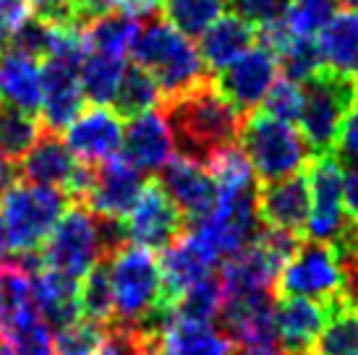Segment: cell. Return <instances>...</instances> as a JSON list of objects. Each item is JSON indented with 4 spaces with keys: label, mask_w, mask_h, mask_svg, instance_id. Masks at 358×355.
I'll return each mask as SVG.
<instances>
[{
    "label": "cell",
    "mask_w": 358,
    "mask_h": 355,
    "mask_svg": "<svg viewBox=\"0 0 358 355\" xmlns=\"http://www.w3.org/2000/svg\"><path fill=\"white\" fill-rule=\"evenodd\" d=\"M105 261H108L113 306H115L113 324L136 326L141 332L157 337L170 319L157 254L150 248L123 243Z\"/></svg>",
    "instance_id": "6da1fadb"
},
{
    "label": "cell",
    "mask_w": 358,
    "mask_h": 355,
    "mask_svg": "<svg viewBox=\"0 0 358 355\" xmlns=\"http://www.w3.org/2000/svg\"><path fill=\"white\" fill-rule=\"evenodd\" d=\"M168 118L176 131L178 154L207 162L215 152L238 141L241 113L222 97L217 84L204 81L168 102Z\"/></svg>",
    "instance_id": "7a4b0ae2"
},
{
    "label": "cell",
    "mask_w": 358,
    "mask_h": 355,
    "mask_svg": "<svg viewBox=\"0 0 358 355\" xmlns=\"http://www.w3.org/2000/svg\"><path fill=\"white\" fill-rule=\"evenodd\" d=\"M134 66H139L157 81L162 97L176 99L207 81V66L201 60L199 45L170 27L165 19L141 21L134 50Z\"/></svg>",
    "instance_id": "3957f363"
},
{
    "label": "cell",
    "mask_w": 358,
    "mask_h": 355,
    "mask_svg": "<svg viewBox=\"0 0 358 355\" xmlns=\"http://www.w3.org/2000/svg\"><path fill=\"white\" fill-rule=\"evenodd\" d=\"M238 141L251 170L264 183L299 175L314 159L299 126L275 118L264 110L249 113L246 120H241Z\"/></svg>",
    "instance_id": "277c9868"
},
{
    "label": "cell",
    "mask_w": 358,
    "mask_h": 355,
    "mask_svg": "<svg viewBox=\"0 0 358 355\" xmlns=\"http://www.w3.org/2000/svg\"><path fill=\"white\" fill-rule=\"evenodd\" d=\"M69 209V196L58 188L34 183H10L0 194V219L6 227L8 248L21 254H37L50 238L60 215Z\"/></svg>",
    "instance_id": "5b68a950"
},
{
    "label": "cell",
    "mask_w": 358,
    "mask_h": 355,
    "mask_svg": "<svg viewBox=\"0 0 358 355\" xmlns=\"http://www.w3.org/2000/svg\"><path fill=\"white\" fill-rule=\"evenodd\" d=\"M278 298H306L322 306L345 300V266L329 243L301 240L275 285Z\"/></svg>",
    "instance_id": "8992f818"
},
{
    "label": "cell",
    "mask_w": 358,
    "mask_h": 355,
    "mask_svg": "<svg viewBox=\"0 0 358 355\" xmlns=\"http://www.w3.org/2000/svg\"><path fill=\"white\" fill-rule=\"evenodd\" d=\"M353 99H356L353 81L335 76L329 71H322L303 84V108L296 126L303 133L314 157L335 152L340 126Z\"/></svg>",
    "instance_id": "52a82bcc"
},
{
    "label": "cell",
    "mask_w": 358,
    "mask_h": 355,
    "mask_svg": "<svg viewBox=\"0 0 358 355\" xmlns=\"http://www.w3.org/2000/svg\"><path fill=\"white\" fill-rule=\"evenodd\" d=\"M102 259L105 248L100 236V217L92 215L84 204H71L55 222L45 246L40 248L42 264L73 280H81Z\"/></svg>",
    "instance_id": "ba28073f"
},
{
    "label": "cell",
    "mask_w": 358,
    "mask_h": 355,
    "mask_svg": "<svg viewBox=\"0 0 358 355\" xmlns=\"http://www.w3.org/2000/svg\"><path fill=\"white\" fill-rule=\"evenodd\" d=\"M306 180L311 209H308V222L303 233L308 236V240L335 246L350 225L343 207V162L335 154L314 157L308 162Z\"/></svg>",
    "instance_id": "9c48e42d"
},
{
    "label": "cell",
    "mask_w": 358,
    "mask_h": 355,
    "mask_svg": "<svg viewBox=\"0 0 358 355\" xmlns=\"http://www.w3.org/2000/svg\"><path fill=\"white\" fill-rule=\"evenodd\" d=\"M282 76L280 58L275 50L257 40L246 52H241L230 66L217 73V89L233 108L243 113H257L264 105L269 89Z\"/></svg>",
    "instance_id": "30bf717a"
},
{
    "label": "cell",
    "mask_w": 358,
    "mask_h": 355,
    "mask_svg": "<svg viewBox=\"0 0 358 355\" xmlns=\"http://www.w3.org/2000/svg\"><path fill=\"white\" fill-rule=\"evenodd\" d=\"M186 217L176 207V201L168 196V191L159 186V180H150L141 188L136 204L123 217L126 240L134 246L150 248V251H165L186 233Z\"/></svg>",
    "instance_id": "8fae6325"
},
{
    "label": "cell",
    "mask_w": 358,
    "mask_h": 355,
    "mask_svg": "<svg viewBox=\"0 0 358 355\" xmlns=\"http://www.w3.org/2000/svg\"><path fill=\"white\" fill-rule=\"evenodd\" d=\"M123 118L110 105H90L66 129V147L84 165H102L123 152Z\"/></svg>",
    "instance_id": "7c38bea8"
},
{
    "label": "cell",
    "mask_w": 358,
    "mask_h": 355,
    "mask_svg": "<svg viewBox=\"0 0 358 355\" xmlns=\"http://www.w3.org/2000/svg\"><path fill=\"white\" fill-rule=\"evenodd\" d=\"M79 63L60 58L42 60V105L37 118L45 133H63L71 120L84 110V89L79 79Z\"/></svg>",
    "instance_id": "4fadbf2b"
},
{
    "label": "cell",
    "mask_w": 358,
    "mask_h": 355,
    "mask_svg": "<svg viewBox=\"0 0 358 355\" xmlns=\"http://www.w3.org/2000/svg\"><path fill=\"white\" fill-rule=\"evenodd\" d=\"M141 188L144 173H139L123 154H118L92 168V186L84 198V207L97 217L123 219L136 204Z\"/></svg>",
    "instance_id": "5bb4252c"
},
{
    "label": "cell",
    "mask_w": 358,
    "mask_h": 355,
    "mask_svg": "<svg viewBox=\"0 0 358 355\" xmlns=\"http://www.w3.org/2000/svg\"><path fill=\"white\" fill-rule=\"evenodd\" d=\"M176 154V131L165 110H147L129 118L123 131V157L139 173H159Z\"/></svg>",
    "instance_id": "9a60e30c"
},
{
    "label": "cell",
    "mask_w": 358,
    "mask_h": 355,
    "mask_svg": "<svg viewBox=\"0 0 358 355\" xmlns=\"http://www.w3.org/2000/svg\"><path fill=\"white\" fill-rule=\"evenodd\" d=\"M311 209L306 175H290L269 180L257 191V215L262 227L290 236H303Z\"/></svg>",
    "instance_id": "2e32d148"
},
{
    "label": "cell",
    "mask_w": 358,
    "mask_h": 355,
    "mask_svg": "<svg viewBox=\"0 0 358 355\" xmlns=\"http://www.w3.org/2000/svg\"><path fill=\"white\" fill-rule=\"evenodd\" d=\"M159 173H162L159 186L168 191V196L183 212L186 222L207 217L215 209L217 188H215V178L209 173L207 162L186 157V154H176Z\"/></svg>",
    "instance_id": "e0dca14e"
},
{
    "label": "cell",
    "mask_w": 358,
    "mask_h": 355,
    "mask_svg": "<svg viewBox=\"0 0 358 355\" xmlns=\"http://www.w3.org/2000/svg\"><path fill=\"white\" fill-rule=\"evenodd\" d=\"M220 266L215 254L204 248L191 236L189 230L183 236L162 251L159 256V275H162V293H165V303L173 306V300L183 296L191 285H196L201 280L212 277V272Z\"/></svg>",
    "instance_id": "ac0fdd59"
},
{
    "label": "cell",
    "mask_w": 358,
    "mask_h": 355,
    "mask_svg": "<svg viewBox=\"0 0 358 355\" xmlns=\"http://www.w3.org/2000/svg\"><path fill=\"white\" fill-rule=\"evenodd\" d=\"M0 105L37 115L42 105V58L16 45L0 50Z\"/></svg>",
    "instance_id": "d6986e66"
},
{
    "label": "cell",
    "mask_w": 358,
    "mask_h": 355,
    "mask_svg": "<svg viewBox=\"0 0 358 355\" xmlns=\"http://www.w3.org/2000/svg\"><path fill=\"white\" fill-rule=\"evenodd\" d=\"M329 308L306 298L275 300V332L285 355H311Z\"/></svg>",
    "instance_id": "ffe728a7"
},
{
    "label": "cell",
    "mask_w": 358,
    "mask_h": 355,
    "mask_svg": "<svg viewBox=\"0 0 358 355\" xmlns=\"http://www.w3.org/2000/svg\"><path fill=\"white\" fill-rule=\"evenodd\" d=\"M79 168L81 162L71 154V149L58 133H42L40 141L29 149V154L19 162V170L27 183L58 188L63 194L73 183Z\"/></svg>",
    "instance_id": "44dd1931"
},
{
    "label": "cell",
    "mask_w": 358,
    "mask_h": 355,
    "mask_svg": "<svg viewBox=\"0 0 358 355\" xmlns=\"http://www.w3.org/2000/svg\"><path fill=\"white\" fill-rule=\"evenodd\" d=\"M335 13H338L335 0H285L280 19L264 29H259L262 31L259 40L267 48H275L282 40L317 42V37Z\"/></svg>",
    "instance_id": "7402d4cb"
},
{
    "label": "cell",
    "mask_w": 358,
    "mask_h": 355,
    "mask_svg": "<svg viewBox=\"0 0 358 355\" xmlns=\"http://www.w3.org/2000/svg\"><path fill=\"white\" fill-rule=\"evenodd\" d=\"M31 277V293H34V303L45 316V321L50 326H66L71 321L81 319L79 306V280L69 275H60L50 266H34L29 272Z\"/></svg>",
    "instance_id": "603a6c76"
},
{
    "label": "cell",
    "mask_w": 358,
    "mask_h": 355,
    "mask_svg": "<svg viewBox=\"0 0 358 355\" xmlns=\"http://www.w3.org/2000/svg\"><path fill=\"white\" fill-rule=\"evenodd\" d=\"M317 50L324 71L353 81L358 73V10H338L317 37Z\"/></svg>",
    "instance_id": "cb8c5ba5"
},
{
    "label": "cell",
    "mask_w": 358,
    "mask_h": 355,
    "mask_svg": "<svg viewBox=\"0 0 358 355\" xmlns=\"http://www.w3.org/2000/svg\"><path fill=\"white\" fill-rule=\"evenodd\" d=\"M257 42V29L238 13H222L199 37V52L207 71H220L230 66L241 52H246Z\"/></svg>",
    "instance_id": "d4e9b609"
},
{
    "label": "cell",
    "mask_w": 358,
    "mask_h": 355,
    "mask_svg": "<svg viewBox=\"0 0 358 355\" xmlns=\"http://www.w3.org/2000/svg\"><path fill=\"white\" fill-rule=\"evenodd\" d=\"M159 355H233V342L215 324H194L170 316L157 335Z\"/></svg>",
    "instance_id": "484cf974"
},
{
    "label": "cell",
    "mask_w": 358,
    "mask_h": 355,
    "mask_svg": "<svg viewBox=\"0 0 358 355\" xmlns=\"http://www.w3.org/2000/svg\"><path fill=\"white\" fill-rule=\"evenodd\" d=\"M141 21L131 19L126 13H105L84 24V34H87V45L92 52H102V55H115V58L129 60L136 34H139Z\"/></svg>",
    "instance_id": "4316f807"
},
{
    "label": "cell",
    "mask_w": 358,
    "mask_h": 355,
    "mask_svg": "<svg viewBox=\"0 0 358 355\" xmlns=\"http://www.w3.org/2000/svg\"><path fill=\"white\" fill-rule=\"evenodd\" d=\"M129 68V60L102 52H87V58L79 68L81 89L90 105H113L123 81V73Z\"/></svg>",
    "instance_id": "83f0119b"
},
{
    "label": "cell",
    "mask_w": 358,
    "mask_h": 355,
    "mask_svg": "<svg viewBox=\"0 0 358 355\" xmlns=\"http://www.w3.org/2000/svg\"><path fill=\"white\" fill-rule=\"evenodd\" d=\"M311 355H358V306L340 300L329 306L327 321Z\"/></svg>",
    "instance_id": "f1b7e54d"
},
{
    "label": "cell",
    "mask_w": 358,
    "mask_h": 355,
    "mask_svg": "<svg viewBox=\"0 0 358 355\" xmlns=\"http://www.w3.org/2000/svg\"><path fill=\"white\" fill-rule=\"evenodd\" d=\"M42 133L45 131L37 115L0 105V154L8 162L13 165L21 162L29 154V149L40 141Z\"/></svg>",
    "instance_id": "f546056e"
},
{
    "label": "cell",
    "mask_w": 358,
    "mask_h": 355,
    "mask_svg": "<svg viewBox=\"0 0 358 355\" xmlns=\"http://www.w3.org/2000/svg\"><path fill=\"white\" fill-rule=\"evenodd\" d=\"M222 285L217 277H207L196 285H191L183 296H178L170 306V316L180 321H194V324H215L222 308Z\"/></svg>",
    "instance_id": "4dcf8cb0"
},
{
    "label": "cell",
    "mask_w": 358,
    "mask_h": 355,
    "mask_svg": "<svg viewBox=\"0 0 358 355\" xmlns=\"http://www.w3.org/2000/svg\"><path fill=\"white\" fill-rule=\"evenodd\" d=\"M159 102H162V92H159L157 81L139 66H129L110 108L115 110L120 118H134L147 110H157Z\"/></svg>",
    "instance_id": "1f68e13d"
},
{
    "label": "cell",
    "mask_w": 358,
    "mask_h": 355,
    "mask_svg": "<svg viewBox=\"0 0 358 355\" xmlns=\"http://www.w3.org/2000/svg\"><path fill=\"white\" fill-rule=\"evenodd\" d=\"M162 13L165 21L180 34L199 40L225 13V0H162Z\"/></svg>",
    "instance_id": "d6a6232c"
},
{
    "label": "cell",
    "mask_w": 358,
    "mask_h": 355,
    "mask_svg": "<svg viewBox=\"0 0 358 355\" xmlns=\"http://www.w3.org/2000/svg\"><path fill=\"white\" fill-rule=\"evenodd\" d=\"M79 306L84 319H92L97 324L110 326L115 321V306H113V287H110L108 261L102 259L79 280Z\"/></svg>",
    "instance_id": "836d02e7"
},
{
    "label": "cell",
    "mask_w": 358,
    "mask_h": 355,
    "mask_svg": "<svg viewBox=\"0 0 358 355\" xmlns=\"http://www.w3.org/2000/svg\"><path fill=\"white\" fill-rule=\"evenodd\" d=\"M108 335L110 326L81 316L58 329V335L52 337V355H100Z\"/></svg>",
    "instance_id": "e575fe53"
},
{
    "label": "cell",
    "mask_w": 358,
    "mask_h": 355,
    "mask_svg": "<svg viewBox=\"0 0 358 355\" xmlns=\"http://www.w3.org/2000/svg\"><path fill=\"white\" fill-rule=\"evenodd\" d=\"M262 108H264V113L275 115V118L296 123L301 115V108H303V84L280 76L278 84L269 89V94Z\"/></svg>",
    "instance_id": "d590c367"
},
{
    "label": "cell",
    "mask_w": 358,
    "mask_h": 355,
    "mask_svg": "<svg viewBox=\"0 0 358 355\" xmlns=\"http://www.w3.org/2000/svg\"><path fill=\"white\" fill-rule=\"evenodd\" d=\"M233 6V13L246 19L254 29H264L280 19L285 8V0H225Z\"/></svg>",
    "instance_id": "8d00e7d4"
},
{
    "label": "cell",
    "mask_w": 358,
    "mask_h": 355,
    "mask_svg": "<svg viewBox=\"0 0 358 355\" xmlns=\"http://www.w3.org/2000/svg\"><path fill=\"white\" fill-rule=\"evenodd\" d=\"M332 154L343 165H358V97L353 99V105H350L345 118H343V126H340Z\"/></svg>",
    "instance_id": "74e56055"
},
{
    "label": "cell",
    "mask_w": 358,
    "mask_h": 355,
    "mask_svg": "<svg viewBox=\"0 0 358 355\" xmlns=\"http://www.w3.org/2000/svg\"><path fill=\"white\" fill-rule=\"evenodd\" d=\"M31 19L29 0H0V42L8 45Z\"/></svg>",
    "instance_id": "f35d334b"
},
{
    "label": "cell",
    "mask_w": 358,
    "mask_h": 355,
    "mask_svg": "<svg viewBox=\"0 0 358 355\" xmlns=\"http://www.w3.org/2000/svg\"><path fill=\"white\" fill-rule=\"evenodd\" d=\"M29 6L31 16L48 21V24H79L76 0H29Z\"/></svg>",
    "instance_id": "ab89813d"
},
{
    "label": "cell",
    "mask_w": 358,
    "mask_h": 355,
    "mask_svg": "<svg viewBox=\"0 0 358 355\" xmlns=\"http://www.w3.org/2000/svg\"><path fill=\"white\" fill-rule=\"evenodd\" d=\"M233 355H285V350L280 345L278 332H272V335H259L233 342Z\"/></svg>",
    "instance_id": "60d3db41"
},
{
    "label": "cell",
    "mask_w": 358,
    "mask_h": 355,
    "mask_svg": "<svg viewBox=\"0 0 358 355\" xmlns=\"http://www.w3.org/2000/svg\"><path fill=\"white\" fill-rule=\"evenodd\" d=\"M343 207L350 222L358 225V165H343Z\"/></svg>",
    "instance_id": "b9f144b4"
},
{
    "label": "cell",
    "mask_w": 358,
    "mask_h": 355,
    "mask_svg": "<svg viewBox=\"0 0 358 355\" xmlns=\"http://www.w3.org/2000/svg\"><path fill=\"white\" fill-rule=\"evenodd\" d=\"M343 266H345V300L358 306V251L343 256Z\"/></svg>",
    "instance_id": "7bdbcfd3"
},
{
    "label": "cell",
    "mask_w": 358,
    "mask_h": 355,
    "mask_svg": "<svg viewBox=\"0 0 358 355\" xmlns=\"http://www.w3.org/2000/svg\"><path fill=\"white\" fill-rule=\"evenodd\" d=\"M13 175H16V168H13V162H8V159L0 154V194L6 191V188L13 183Z\"/></svg>",
    "instance_id": "ee69618b"
},
{
    "label": "cell",
    "mask_w": 358,
    "mask_h": 355,
    "mask_svg": "<svg viewBox=\"0 0 358 355\" xmlns=\"http://www.w3.org/2000/svg\"><path fill=\"white\" fill-rule=\"evenodd\" d=\"M8 254V240H6V227H3V219H0V261Z\"/></svg>",
    "instance_id": "f6af8a7d"
},
{
    "label": "cell",
    "mask_w": 358,
    "mask_h": 355,
    "mask_svg": "<svg viewBox=\"0 0 358 355\" xmlns=\"http://www.w3.org/2000/svg\"><path fill=\"white\" fill-rule=\"evenodd\" d=\"M335 3H340V6H345V8L358 10V0H335Z\"/></svg>",
    "instance_id": "bcb514c9"
},
{
    "label": "cell",
    "mask_w": 358,
    "mask_h": 355,
    "mask_svg": "<svg viewBox=\"0 0 358 355\" xmlns=\"http://www.w3.org/2000/svg\"><path fill=\"white\" fill-rule=\"evenodd\" d=\"M353 89H356V97H358V73L353 76Z\"/></svg>",
    "instance_id": "7dc6e473"
},
{
    "label": "cell",
    "mask_w": 358,
    "mask_h": 355,
    "mask_svg": "<svg viewBox=\"0 0 358 355\" xmlns=\"http://www.w3.org/2000/svg\"><path fill=\"white\" fill-rule=\"evenodd\" d=\"M147 355H159V353H157V345L152 347V350H150V353H147Z\"/></svg>",
    "instance_id": "c3c4849f"
},
{
    "label": "cell",
    "mask_w": 358,
    "mask_h": 355,
    "mask_svg": "<svg viewBox=\"0 0 358 355\" xmlns=\"http://www.w3.org/2000/svg\"><path fill=\"white\" fill-rule=\"evenodd\" d=\"M0 355H8V353H6V350H3V347H0Z\"/></svg>",
    "instance_id": "681fc988"
},
{
    "label": "cell",
    "mask_w": 358,
    "mask_h": 355,
    "mask_svg": "<svg viewBox=\"0 0 358 355\" xmlns=\"http://www.w3.org/2000/svg\"><path fill=\"white\" fill-rule=\"evenodd\" d=\"M157 3H159V0H157Z\"/></svg>",
    "instance_id": "f907efd6"
}]
</instances>
